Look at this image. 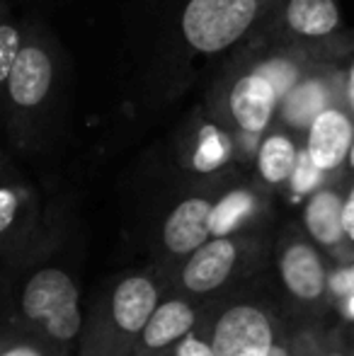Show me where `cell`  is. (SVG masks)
Returning <instances> with one entry per match:
<instances>
[{
    "label": "cell",
    "instance_id": "obj_5",
    "mask_svg": "<svg viewBox=\"0 0 354 356\" xmlns=\"http://www.w3.org/2000/svg\"><path fill=\"white\" fill-rule=\"evenodd\" d=\"M255 15L257 0H189L182 32L197 51L214 54L236 44L255 22Z\"/></svg>",
    "mask_w": 354,
    "mask_h": 356
},
{
    "label": "cell",
    "instance_id": "obj_28",
    "mask_svg": "<svg viewBox=\"0 0 354 356\" xmlns=\"http://www.w3.org/2000/svg\"><path fill=\"white\" fill-rule=\"evenodd\" d=\"M325 356H345V354H325Z\"/></svg>",
    "mask_w": 354,
    "mask_h": 356
},
{
    "label": "cell",
    "instance_id": "obj_17",
    "mask_svg": "<svg viewBox=\"0 0 354 356\" xmlns=\"http://www.w3.org/2000/svg\"><path fill=\"white\" fill-rule=\"evenodd\" d=\"M252 194L248 192H233L226 194L221 202L214 204V235H231L241 228V223L252 213Z\"/></svg>",
    "mask_w": 354,
    "mask_h": 356
},
{
    "label": "cell",
    "instance_id": "obj_13",
    "mask_svg": "<svg viewBox=\"0 0 354 356\" xmlns=\"http://www.w3.org/2000/svg\"><path fill=\"white\" fill-rule=\"evenodd\" d=\"M342 197L337 189L323 187L311 194L303 209V223L313 243L321 248H340L345 243V225H342Z\"/></svg>",
    "mask_w": 354,
    "mask_h": 356
},
{
    "label": "cell",
    "instance_id": "obj_14",
    "mask_svg": "<svg viewBox=\"0 0 354 356\" xmlns=\"http://www.w3.org/2000/svg\"><path fill=\"white\" fill-rule=\"evenodd\" d=\"M284 22L298 37L323 39L340 27L342 17L335 0H289Z\"/></svg>",
    "mask_w": 354,
    "mask_h": 356
},
{
    "label": "cell",
    "instance_id": "obj_7",
    "mask_svg": "<svg viewBox=\"0 0 354 356\" xmlns=\"http://www.w3.org/2000/svg\"><path fill=\"white\" fill-rule=\"evenodd\" d=\"M214 202L207 197H187L166 216L161 228V269H170L214 238Z\"/></svg>",
    "mask_w": 354,
    "mask_h": 356
},
{
    "label": "cell",
    "instance_id": "obj_25",
    "mask_svg": "<svg viewBox=\"0 0 354 356\" xmlns=\"http://www.w3.org/2000/svg\"><path fill=\"white\" fill-rule=\"evenodd\" d=\"M345 107L354 114V61L345 73Z\"/></svg>",
    "mask_w": 354,
    "mask_h": 356
},
{
    "label": "cell",
    "instance_id": "obj_27",
    "mask_svg": "<svg viewBox=\"0 0 354 356\" xmlns=\"http://www.w3.org/2000/svg\"><path fill=\"white\" fill-rule=\"evenodd\" d=\"M347 165H350V170H354V143L350 148V155H347Z\"/></svg>",
    "mask_w": 354,
    "mask_h": 356
},
{
    "label": "cell",
    "instance_id": "obj_9",
    "mask_svg": "<svg viewBox=\"0 0 354 356\" xmlns=\"http://www.w3.org/2000/svg\"><path fill=\"white\" fill-rule=\"evenodd\" d=\"M354 143V114L342 104H330L323 109L308 127L306 153L323 172H335L347 163Z\"/></svg>",
    "mask_w": 354,
    "mask_h": 356
},
{
    "label": "cell",
    "instance_id": "obj_6",
    "mask_svg": "<svg viewBox=\"0 0 354 356\" xmlns=\"http://www.w3.org/2000/svg\"><path fill=\"white\" fill-rule=\"evenodd\" d=\"M204 315V303L168 286L156 310L148 318L134 356H166L182 337H187Z\"/></svg>",
    "mask_w": 354,
    "mask_h": 356
},
{
    "label": "cell",
    "instance_id": "obj_21",
    "mask_svg": "<svg viewBox=\"0 0 354 356\" xmlns=\"http://www.w3.org/2000/svg\"><path fill=\"white\" fill-rule=\"evenodd\" d=\"M323 170L316 168V163L311 160V155L306 153V148L298 150V160H296V168H293L291 175V187L296 194H306V192H316V187L321 184L323 179Z\"/></svg>",
    "mask_w": 354,
    "mask_h": 356
},
{
    "label": "cell",
    "instance_id": "obj_23",
    "mask_svg": "<svg viewBox=\"0 0 354 356\" xmlns=\"http://www.w3.org/2000/svg\"><path fill=\"white\" fill-rule=\"evenodd\" d=\"M19 54V34L10 24H0V83H8V75Z\"/></svg>",
    "mask_w": 354,
    "mask_h": 356
},
{
    "label": "cell",
    "instance_id": "obj_26",
    "mask_svg": "<svg viewBox=\"0 0 354 356\" xmlns=\"http://www.w3.org/2000/svg\"><path fill=\"white\" fill-rule=\"evenodd\" d=\"M293 356H316V352L308 347L306 339H296V342H293Z\"/></svg>",
    "mask_w": 354,
    "mask_h": 356
},
{
    "label": "cell",
    "instance_id": "obj_10",
    "mask_svg": "<svg viewBox=\"0 0 354 356\" xmlns=\"http://www.w3.org/2000/svg\"><path fill=\"white\" fill-rule=\"evenodd\" d=\"M345 102V75L313 73L301 78L279 102L284 124L308 131L311 122L330 104Z\"/></svg>",
    "mask_w": 354,
    "mask_h": 356
},
{
    "label": "cell",
    "instance_id": "obj_22",
    "mask_svg": "<svg viewBox=\"0 0 354 356\" xmlns=\"http://www.w3.org/2000/svg\"><path fill=\"white\" fill-rule=\"evenodd\" d=\"M166 356H216L214 354L211 339H209V332H207V327H204L202 320H199L197 327H194L187 337L179 339V342Z\"/></svg>",
    "mask_w": 354,
    "mask_h": 356
},
{
    "label": "cell",
    "instance_id": "obj_8",
    "mask_svg": "<svg viewBox=\"0 0 354 356\" xmlns=\"http://www.w3.org/2000/svg\"><path fill=\"white\" fill-rule=\"evenodd\" d=\"M279 279L289 298L298 305H318L325 298L328 272L321 252L308 240L291 238L282 245L277 257Z\"/></svg>",
    "mask_w": 354,
    "mask_h": 356
},
{
    "label": "cell",
    "instance_id": "obj_3",
    "mask_svg": "<svg viewBox=\"0 0 354 356\" xmlns=\"http://www.w3.org/2000/svg\"><path fill=\"white\" fill-rule=\"evenodd\" d=\"M202 323L216 356H293L274 305L246 284L207 300Z\"/></svg>",
    "mask_w": 354,
    "mask_h": 356
},
{
    "label": "cell",
    "instance_id": "obj_15",
    "mask_svg": "<svg viewBox=\"0 0 354 356\" xmlns=\"http://www.w3.org/2000/svg\"><path fill=\"white\" fill-rule=\"evenodd\" d=\"M298 160V148L287 134H272L257 150V172L267 184H284L291 179Z\"/></svg>",
    "mask_w": 354,
    "mask_h": 356
},
{
    "label": "cell",
    "instance_id": "obj_24",
    "mask_svg": "<svg viewBox=\"0 0 354 356\" xmlns=\"http://www.w3.org/2000/svg\"><path fill=\"white\" fill-rule=\"evenodd\" d=\"M342 225H345V238L354 243V184L342 202Z\"/></svg>",
    "mask_w": 354,
    "mask_h": 356
},
{
    "label": "cell",
    "instance_id": "obj_16",
    "mask_svg": "<svg viewBox=\"0 0 354 356\" xmlns=\"http://www.w3.org/2000/svg\"><path fill=\"white\" fill-rule=\"evenodd\" d=\"M0 356H61L29 330L0 320Z\"/></svg>",
    "mask_w": 354,
    "mask_h": 356
},
{
    "label": "cell",
    "instance_id": "obj_20",
    "mask_svg": "<svg viewBox=\"0 0 354 356\" xmlns=\"http://www.w3.org/2000/svg\"><path fill=\"white\" fill-rule=\"evenodd\" d=\"M255 73H260L262 78H267L269 83H272V88L277 90V95H279V102H282L284 95L303 78L301 66H298L296 61H291V58H282V56L260 63V66L255 68Z\"/></svg>",
    "mask_w": 354,
    "mask_h": 356
},
{
    "label": "cell",
    "instance_id": "obj_12",
    "mask_svg": "<svg viewBox=\"0 0 354 356\" xmlns=\"http://www.w3.org/2000/svg\"><path fill=\"white\" fill-rule=\"evenodd\" d=\"M51 78H54L51 58L42 49L39 47L19 49L13 71L8 75L10 97L19 107H37L47 97L49 88H51Z\"/></svg>",
    "mask_w": 354,
    "mask_h": 356
},
{
    "label": "cell",
    "instance_id": "obj_19",
    "mask_svg": "<svg viewBox=\"0 0 354 356\" xmlns=\"http://www.w3.org/2000/svg\"><path fill=\"white\" fill-rule=\"evenodd\" d=\"M19 216H22V199L17 189L0 187V250L19 248Z\"/></svg>",
    "mask_w": 354,
    "mask_h": 356
},
{
    "label": "cell",
    "instance_id": "obj_1",
    "mask_svg": "<svg viewBox=\"0 0 354 356\" xmlns=\"http://www.w3.org/2000/svg\"><path fill=\"white\" fill-rule=\"evenodd\" d=\"M0 320L29 330L61 356H73L86 323L81 286L63 267H37L19 284L5 286Z\"/></svg>",
    "mask_w": 354,
    "mask_h": 356
},
{
    "label": "cell",
    "instance_id": "obj_18",
    "mask_svg": "<svg viewBox=\"0 0 354 356\" xmlns=\"http://www.w3.org/2000/svg\"><path fill=\"white\" fill-rule=\"evenodd\" d=\"M231 158V143L223 134H218L214 127H204L199 134L197 150L192 155V168L199 172H214Z\"/></svg>",
    "mask_w": 354,
    "mask_h": 356
},
{
    "label": "cell",
    "instance_id": "obj_2",
    "mask_svg": "<svg viewBox=\"0 0 354 356\" xmlns=\"http://www.w3.org/2000/svg\"><path fill=\"white\" fill-rule=\"evenodd\" d=\"M168 289L161 267L129 272L92 300L78 356H134L148 318Z\"/></svg>",
    "mask_w": 354,
    "mask_h": 356
},
{
    "label": "cell",
    "instance_id": "obj_4",
    "mask_svg": "<svg viewBox=\"0 0 354 356\" xmlns=\"http://www.w3.org/2000/svg\"><path fill=\"white\" fill-rule=\"evenodd\" d=\"M262 259V245L250 235H214L175 267L163 269L168 286L207 300L248 284Z\"/></svg>",
    "mask_w": 354,
    "mask_h": 356
},
{
    "label": "cell",
    "instance_id": "obj_11",
    "mask_svg": "<svg viewBox=\"0 0 354 356\" xmlns=\"http://www.w3.org/2000/svg\"><path fill=\"white\" fill-rule=\"evenodd\" d=\"M279 107V95L260 73H248L231 92V114L246 134H262Z\"/></svg>",
    "mask_w": 354,
    "mask_h": 356
}]
</instances>
